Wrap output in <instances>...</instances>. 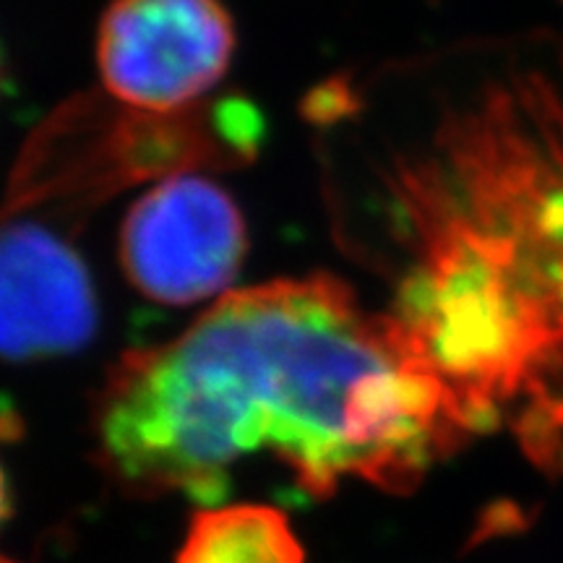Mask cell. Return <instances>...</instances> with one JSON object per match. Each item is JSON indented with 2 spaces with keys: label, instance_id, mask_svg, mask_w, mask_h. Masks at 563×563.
Masks as SVG:
<instances>
[{
  "label": "cell",
  "instance_id": "1",
  "mask_svg": "<svg viewBox=\"0 0 563 563\" xmlns=\"http://www.w3.org/2000/svg\"><path fill=\"white\" fill-rule=\"evenodd\" d=\"M97 454L133 496L220 501L272 452L308 496L342 477L407 493L467 428L384 311L313 274L222 295L175 340L129 352L95 412Z\"/></svg>",
  "mask_w": 563,
  "mask_h": 563
},
{
  "label": "cell",
  "instance_id": "6",
  "mask_svg": "<svg viewBox=\"0 0 563 563\" xmlns=\"http://www.w3.org/2000/svg\"><path fill=\"white\" fill-rule=\"evenodd\" d=\"M175 563H306V553L279 509L235 504L196 511Z\"/></svg>",
  "mask_w": 563,
  "mask_h": 563
},
{
  "label": "cell",
  "instance_id": "8",
  "mask_svg": "<svg viewBox=\"0 0 563 563\" xmlns=\"http://www.w3.org/2000/svg\"><path fill=\"white\" fill-rule=\"evenodd\" d=\"M0 563H16V561H11V559H5V555H0Z\"/></svg>",
  "mask_w": 563,
  "mask_h": 563
},
{
  "label": "cell",
  "instance_id": "7",
  "mask_svg": "<svg viewBox=\"0 0 563 563\" xmlns=\"http://www.w3.org/2000/svg\"><path fill=\"white\" fill-rule=\"evenodd\" d=\"M11 517V488L9 481H5L3 467H0V525Z\"/></svg>",
  "mask_w": 563,
  "mask_h": 563
},
{
  "label": "cell",
  "instance_id": "3",
  "mask_svg": "<svg viewBox=\"0 0 563 563\" xmlns=\"http://www.w3.org/2000/svg\"><path fill=\"white\" fill-rule=\"evenodd\" d=\"M235 24L220 0H112L97 32L104 95L146 112H180L228 74Z\"/></svg>",
  "mask_w": 563,
  "mask_h": 563
},
{
  "label": "cell",
  "instance_id": "5",
  "mask_svg": "<svg viewBox=\"0 0 563 563\" xmlns=\"http://www.w3.org/2000/svg\"><path fill=\"white\" fill-rule=\"evenodd\" d=\"M97 332L87 264L32 217H0V357L70 355Z\"/></svg>",
  "mask_w": 563,
  "mask_h": 563
},
{
  "label": "cell",
  "instance_id": "4",
  "mask_svg": "<svg viewBox=\"0 0 563 563\" xmlns=\"http://www.w3.org/2000/svg\"><path fill=\"white\" fill-rule=\"evenodd\" d=\"M249 253L235 199L203 175L157 180L121 230V264L146 298L191 306L230 290Z\"/></svg>",
  "mask_w": 563,
  "mask_h": 563
},
{
  "label": "cell",
  "instance_id": "2",
  "mask_svg": "<svg viewBox=\"0 0 563 563\" xmlns=\"http://www.w3.org/2000/svg\"><path fill=\"white\" fill-rule=\"evenodd\" d=\"M256 112L243 102H207L180 112H146L112 100L63 108L21 154L0 214L53 201L102 199L136 180L232 165L258 146Z\"/></svg>",
  "mask_w": 563,
  "mask_h": 563
}]
</instances>
